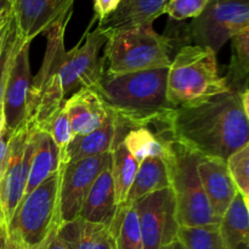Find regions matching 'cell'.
Returning <instances> with one entry per match:
<instances>
[{"mask_svg": "<svg viewBox=\"0 0 249 249\" xmlns=\"http://www.w3.org/2000/svg\"><path fill=\"white\" fill-rule=\"evenodd\" d=\"M34 133L36 128L26 123L12 134L10 141L6 167L0 179V219L6 226L24 196L33 155Z\"/></svg>", "mask_w": 249, "mask_h": 249, "instance_id": "cell-10", "label": "cell"}, {"mask_svg": "<svg viewBox=\"0 0 249 249\" xmlns=\"http://www.w3.org/2000/svg\"><path fill=\"white\" fill-rule=\"evenodd\" d=\"M122 0H94V17L91 22H101L117 10Z\"/></svg>", "mask_w": 249, "mask_h": 249, "instance_id": "cell-33", "label": "cell"}, {"mask_svg": "<svg viewBox=\"0 0 249 249\" xmlns=\"http://www.w3.org/2000/svg\"><path fill=\"white\" fill-rule=\"evenodd\" d=\"M168 68L141 71L101 78L91 88L116 117L118 126L157 129L169 124L173 108L167 99Z\"/></svg>", "mask_w": 249, "mask_h": 249, "instance_id": "cell-2", "label": "cell"}, {"mask_svg": "<svg viewBox=\"0 0 249 249\" xmlns=\"http://www.w3.org/2000/svg\"><path fill=\"white\" fill-rule=\"evenodd\" d=\"M108 229L114 249H143L139 216L133 203H122L117 207Z\"/></svg>", "mask_w": 249, "mask_h": 249, "instance_id": "cell-25", "label": "cell"}, {"mask_svg": "<svg viewBox=\"0 0 249 249\" xmlns=\"http://www.w3.org/2000/svg\"><path fill=\"white\" fill-rule=\"evenodd\" d=\"M172 157L167 164L179 226H219L220 220L212 211L197 172L199 156L174 140L172 141Z\"/></svg>", "mask_w": 249, "mask_h": 249, "instance_id": "cell-5", "label": "cell"}, {"mask_svg": "<svg viewBox=\"0 0 249 249\" xmlns=\"http://www.w3.org/2000/svg\"><path fill=\"white\" fill-rule=\"evenodd\" d=\"M72 14L68 12L45 32V55L38 73L32 78L27 122L39 130L65 104L58 70L66 53L65 32Z\"/></svg>", "mask_w": 249, "mask_h": 249, "instance_id": "cell-6", "label": "cell"}, {"mask_svg": "<svg viewBox=\"0 0 249 249\" xmlns=\"http://www.w3.org/2000/svg\"><path fill=\"white\" fill-rule=\"evenodd\" d=\"M29 45L31 43L19 41L5 84L2 95V113L5 119V129L10 134L21 129L28 118V99L31 89L32 74L29 66Z\"/></svg>", "mask_w": 249, "mask_h": 249, "instance_id": "cell-13", "label": "cell"}, {"mask_svg": "<svg viewBox=\"0 0 249 249\" xmlns=\"http://www.w3.org/2000/svg\"><path fill=\"white\" fill-rule=\"evenodd\" d=\"M116 195L111 175V160L90 187L79 216L91 223L109 226L117 211Z\"/></svg>", "mask_w": 249, "mask_h": 249, "instance_id": "cell-19", "label": "cell"}, {"mask_svg": "<svg viewBox=\"0 0 249 249\" xmlns=\"http://www.w3.org/2000/svg\"><path fill=\"white\" fill-rule=\"evenodd\" d=\"M169 130L173 140L201 157L226 160L249 140V113L242 92L229 90L207 100L172 111Z\"/></svg>", "mask_w": 249, "mask_h": 249, "instance_id": "cell-1", "label": "cell"}, {"mask_svg": "<svg viewBox=\"0 0 249 249\" xmlns=\"http://www.w3.org/2000/svg\"><path fill=\"white\" fill-rule=\"evenodd\" d=\"M219 75L216 53L203 46H181L168 67L167 99L173 108L229 91Z\"/></svg>", "mask_w": 249, "mask_h": 249, "instance_id": "cell-3", "label": "cell"}, {"mask_svg": "<svg viewBox=\"0 0 249 249\" xmlns=\"http://www.w3.org/2000/svg\"><path fill=\"white\" fill-rule=\"evenodd\" d=\"M170 187L168 164L162 158L150 157L139 164L133 185L124 203H133L152 192Z\"/></svg>", "mask_w": 249, "mask_h": 249, "instance_id": "cell-23", "label": "cell"}, {"mask_svg": "<svg viewBox=\"0 0 249 249\" xmlns=\"http://www.w3.org/2000/svg\"><path fill=\"white\" fill-rule=\"evenodd\" d=\"M197 172L212 211L220 220L237 195V189L229 174L226 162L219 158L199 156Z\"/></svg>", "mask_w": 249, "mask_h": 249, "instance_id": "cell-15", "label": "cell"}, {"mask_svg": "<svg viewBox=\"0 0 249 249\" xmlns=\"http://www.w3.org/2000/svg\"><path fill=\"white\" fill-rule=\"evenodd\" d=\"M87 32L79 43L66 51L58 70L61 90L65 99L84 88H92L104 73L100 51L107 41V36L96 27Z\"/></svg>", "mask_w": 249, "mask_h": 249, "instance_id": "cell-9", "label": "cell"}, {"mask_svg": "<svg viewBox=\"0 0 249 249\" xmlns=\"http://www.w3.org/2000/svg\"><path fill=\"white\" fill-rule=\"evenodd\" d=\"M4 130H5V119H4V113H2V107L1 105H0V135H1Z\"/></svg>", "mask_w": 249, "mask_h": 249, "instance_id": "cell-40", "label": "cell"}, {"mask_svg": "<svg viewBox=\"0 0 249 249\" xmlns=\"http://www.w3.org/2000/svg\"><path fill=\"white\" fill-rule=\"evenodd\" d=\"M61 168L56 174L24 195L7 224V231L19 249H36L61 224L58 214Z\"/></svg>", "mask_w": 249, "mask_h": 249, "instance_id": "cell-7", "label": "cell"}, {"mask_svg": "<svg viewBox=\"0 0 249 249\" xmlns=\"http://www.w3.org/2000/svg\"><path fill=\"white\" fill-rule=\"evenodd\" d=\"M139 216L143 249H162L178 238L179 224L173 190H160L133 202Z\"/></svg>", "mask_w": 249, "mask_h": 249, "instance_id": "cell-11", "label": "cell"}, {"mask_svg": "<svg viewBox=\"0 0 249 249\" xmlns=\"http://www.w3.org/2000/svg\"><path fill=\"white\" fill-rule=\"evenodd\" d=\"M17 32L31 43L45 33L55 22L73 11L74 0H9Z\"/></svg>", "mask_w": 249, "mask_h": 249, "instance_id": "cell-14", "label": "cell"}, {"mask_svg": "<svg viewBox=\"0 0 249 249\" xmlns=\"http://www.w3.org/2000/svg\"><path fill=\"white\" fill-rule=\"evenodd\" d=\"M4 170H5V168H4V167H1V165H0V179H1L2 173H4Z\"/></svg>", "mask_w": 249, "mask_h": 249, "instance_id": "cell-41", "label": "cell"}, {"mask_svg": "<svg viewBox=\"0 0 249 249\" xmlns=\"http://www.w3.org/2000/svg\"><path fill=\"white\" fill-rule=\"evenodd\" d=\"M57 228H55L49 233L48 237L43 241V243L36 249H68L63 243V241L60 238V236H58Z\"/></svg>", "mask_w": 249, "mask_h": 249, "instance_id": "cell-34", "label": "cell"}, {"mask_svg": "<svg viewBox=\"0 0 249 249\" xmlns=\"http://www.w3.org/2000/svg\"><path fill=\"white\" fill-rule=\"evenodd\" d=\"M168 0H122L119 6L97 27L106 34L152 24L164 14Z\"/></svg>", "mask_w": 249, "mask_h": 249, "instance_id": "cell-17", "label": "cell"}, {"mask_svg": "<svg viewBox=\"0 0 249 249\" xmlns=\"http://www.w3.org/2000/svg\"><path fill=\"white\" fill-rule=\"evenodd\" d=\"M57 233L68 249H114L108 226L77 216L61 223Z\"/></svg>", "mask_w": 249, "mask_h": 249, "instance_id": "cell-20", "label": "cell"}, {"mask_svg": "<svg viewBox=\"0 0 249 249\" xmlns=\"http://www.w3.org/2000/svg\"><path fill=\"white\" fill-rule=\"evenodd\" d=\"M73 136L85 135L99 129L108 118L109 111L91 88L73 92L63 104Z\"/></svg>", "mask_w": 249, "mask_h": 249, "instance_id": "cell-16", "label": "cell"}, {"mask_svg": "<svg viewBox=\"0 0 249 249\" xmlns=\"http://www.w3.org/2000/svg\"><path fill=\"white\" fill-rule=\"evenodd\" d=\"M0 221H1V219H0ZM5 225H6V224H5Z\"/></svg>", "mask_w": 249, "mask_h": 249, "instance_id": "cell-42", "label": "cell"}, {"mask_svg": "<svg viewBox=\"0 0 249 249\" xmlns=\"http://www.w3.org/2000/svg\"><path fill=\"white\" fill-rule=\"evenodd\" d=\"M122 141L139 164L150 157L162 158L165 162L172 157V141L160 136L151 128L130 129Z\"/></svg>", "mask_w": 249, "mask_h": 249, "instance_id": "cell-24", "label": "cell"}, {"mask_svg": "<svg viewBox=\"0 0 249 249\" xmlns=\"http://www.w3.org/2000/svg\"><path fill=\"white\" fill-rule=\"evenodd\" d=\"M19 41H21V38H19L18 32H17L16 28V23H15V19L11 14L9 31H7L6 39H5L4 48H2L1 53H0V105H1L2 101V95H4L5 84H6L7 75H9L10 66H11L15 51H16Z\"/></svg>", "mask_w": 249, "mask_h": 249, "instance_id": "cell-30", "label": "cell"}, {"mask_svg": "<svg viewBox=\"0 0 249 249\" xmlns=\"http://www.w3.org/2000/svg\"><path fill=\"white\" fill-rule=\"evenodd\" d=\"M0 249H19L17 243L10 236L7 226L0 221Z\"/></svg>", "mask_w": 249, "mask_h": 249, "instance_id": "cell-36", "label": "cell"}, {"mask_svg": "<svg viewBox=\"0 0 249 249\" xmlns=\"http://www.w3.org/2000/svg\"><path fill=\"white\" fill-rule=\"evenodd\" d=\"M39 130V129H38ZM40 130L46 131L49 135L51 136V139L53 140V142L56 143V146L58 147L60 152H62L63 148L68 145L71 140L73 138L72 129H71L70 122H68L67 114H66L65 108H60L50 119L48 121V123L43 126V129Z\"/></svg>", "mask_w": 249, "mask_h": 249, "instance_id": "cell-31", "label": "cell"}, {"mask_svg": "<svg viewBox=\"0 0 249 249\" xmlns=\"http://www.w3.org/2000/svg\"><path fill=\"white\" fill-rule=\"evenodd\" d=\"M231 61L229 72L224 79L229 89L243 92L248 90L249 75V28L230 39Z\"/></svg>", "mask_w": 249, "mask_h": 249, "instance_id": "cell-27", "label": "cell"}, {"mask_svg": "<svg viewBox=\"0 0 249 249\" xmlns=\"http://www.w3.org/2000/svg\"><path fill=\"white\" fill-rule=\"evenodd\" d=\"M61 168V152L46 131L36 129L34 148L29 165L24 195L36 190L39 185L53 177Z\"/></svg>", "mask_w": 249, "mask_h": 249, "instance_id": "cell-21", "label": "cell"}, {"mask_svg": "<svg viewBox=\"0 0 249 249\" xmlns=\"http://www.w3.org/2000/svg\"><path fill=\"white\" fill-rule=\"evenodd\" d=\"M162 249H185V248H184V246L181 245V242H180V241L177 238V240H174L173 242H170L169 245L164 246Z\"/></svg>", "mask_w": 249, "mask_h": 249, "instance_id": "cell-39", "label": "cell"}, {"mask_svg": "<svg viewBox=\"0 0 249 249\" xmlns=\"http://www.w3.org/2000/svg\"><path fill=\"white\" fill-rule=\"evenodd\" d=\"M209 0H168L164 6V14L173 21H185L196 18L204 11Z\"/></svg>", "mask_w": 249, "mask_h": 249, "instance_id": "cell-32", "label": "cell"}, {"mask_svg": "<svg viewBox=\"0 0 249 249\" xmlns=\"http://www.w3.org/2000/svg\"><path fill=\"white\" fill-rule=\"evenodd\" d=\"M12 134L5 129L2 134L0 135V165L1 167H6L7 157H9L10 152V141H11Z\"/></svg>", "mask_w": 249, "mask_h": 249, "instance_id": "cell-35", "label": "cell"}, {"mask_svg": "<svg viewBox=\"0 0 249 249\" xmlns=\"http://www.w3.org/2000/svg\"><path fill=\"white\" fill-rule=\"evenodd\" d=\"M117 121L109 112L108 118L96 130L85 135H74L61 152V165L78 162L80 160L106 155L116 142Z\"/></svg>", "mask_w": 249, "mask_h": 249, "instance_id": "cell-18", "label": "cell"}, {"mask_svg": "<svg viewBox=\"0 0 249 249\" xmlns=\"http://www.w3.org/2000/svg\"><path fill=\"white\" fill-rule=\"evenodd\" d=\"M10 19H11V16H10L9 21H7L6 23H5L4 26L1 27V29H0V53H1V51H2V48H4L5 39H6V34H7V31H9V26H10Z\"/></svg>", "mask_w": 249, "mask_h": 249, "instance_id": "cell-38", "label": "cell"}, {"mask_svg": "<svg viewBox=\"0 0 249 249\" xmlns=\"http://www.w3.org/2000/svg\"><path fill=\"white\" fill-rule=\"evenodd\" d=\"M225 162L237 192L249 204V143L235 151Z\"/></svg>", "mask_w": 249, "mask_h": 249, "instance_id": "cell-29", "label": "cell"}, {"mask_svg": "<svg viewBox=\"0 0 249 249\" xmlns=\"http://www.w3.org/2000/svg\"><path fill=\"white\" fill-rule=\"evenodd\" d=\"M172 39L153 29L152 24L109 34L102 58L104 73L119 75L141 71L168 68Z\"/></svg>", "mask_w": 249, "mask_h": 249, "instance_id": "cell-4", "label": "cell"}, {"mask_svg": "<svg viewBox=\"0 0 249 249\" xmlns=\"http://www.w3.org/2000/svg\"><path fill=\"white\" fill-rule=\"evenodd\" d=\"M139 169V163L122 140H116L111 150V175L117 206L124 203Z\"/></svg>", "mask_w": 249, "mask_h": 249, "instance_id": "cell-26", "label": "cell"}, {"mask_svg": "<svg viewBox=\"0 0 249 249\" xmlns=\"http://www.w3.org/2000/svg\"><path fill=\"white\" fill-rule=\"evenodd\" d=\"M111 160V152L61 165L58 214L61 223L79 216L87 195Z\"/></svg>", "mask_w": 249, "mask_h": 249, "instance_id": "cell-12", "label": "cell"}, {"mask_svg": "<svg viewBox=\"0 0 249 249\" xmlns=\"http://www.w3.org/2000/svg\"><path fill=\"white\" fill-rule=\"evenodd\" d=\"M11 16V5L9 0H0V29Z\"/></svg>", "mask_w": 249, "mask_h": 249, "instance_id": "cell-37", "label": "cell"}, {"mask_svg": "<svg viewBox=\"0 0 249 249\" xmlns=\"http://www.w3.org/2000/svg\"><path fill=\"white\" fill-rule=\"evenodd\" d=\"M249 28V0H209L186 26V41L218 53L232 36Z\"/></svg>", "mask_w": 249, "mask_h": 249, "instance_id": "cell-8", "label": "cell"}, {"mask_svg": "<svg viewBox=\"0 0 249 249\" xmlns=\"http://www.w3.org/2000/svg\"><path fill=\"white\" fill-rule=\"evenodd\" d=\"M249 204L240 194L235 196L219 223V233L225 249H248Z\"/></svg>", "mask_w": 249, "mask_h": 249, "instance_id": "cell-22", "label": "cell"}, {"mask_svg": "<svg viewBox=\"0 0 249 249\" xmlns=\"http://www.w3.org/2000/svg\"><path fill=\"white\" fill-rule=\"evenodd\" d=\"M178 240L185 249H225L218 226H179Z\"/></svg>", "mask_w": 249, "mask_h": 249, "instance_id": "cell-28", "label": "cell"}]
</instances>
